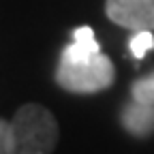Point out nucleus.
<instances>
[{"label":"nucleus","instance_id":"f257e3e1","mask_svg":"<svg viewBox=\"0 0 154 154\" xmlns=\"http://www.w3.org/2000/svg\"><path fill=\"white\" fill-rule=\"evenodd\" d=\"M116 79V69L107 56L90 51L79 43H71L60 58L56 82L75 94H92L109 88Z\"/></svg>","mask_w":154,"mask_h":154},{"label":"nucleus","instance_id":"f03ea898","mask_svg":"<svg viewBox=\"0 0 154 154\" xmlns=\"http://www.w3.org/2000/svg\"><path fill=\"white\" fill-rule=\"evenodd\" d=\"M11 128L13 154H51L60 137L54 113L38 103L19 107L11 120Z\"/></svg>","mask_w":154,"mask_h":154},{"label":"nucleus","instance_id":"7ed1b4c3","mask_svg":"<svg viewBox=\"0 0 154 154\" xmlns=\"http://www.w3.org/2000/svg\"><path fill=\"white\" fill-rule=\"evenodd\" d=\"M105 13L122 28L154 30V0H107Z\"/></svg>","mask_w":154,"mask_h":154},{"label":"nucleus","instance_id":"20e7f679","mask_svg":"<svg viewBox=\"0 0 154 154\" xmlns=\"http://www.w3.org/2000/svg\"><path fill=\"white\" fill-rule=\"evenodd\" d=\"M122 124L135 137H148L154 133V105L135 101L124 107L122 111Z\"/></svg>","mask_w":154,"mask_h":154},{"label":"nucleus","instance_id":"39448f33","mask_svg":"<svg viewBox=\"0 0 154 154\" xmlns=\"http://www.w3.org/2000/svg\"><path fill=\"white\" fill-rule=\"evenodd\" d=\"M131 94H133V99H135V101L152 103V105H154V71L148 73L146 77H139V79L133 84Z\"/></svg>","mask_w":154,"mask_h":154},{"label":"nucleus","instance_id":"423d86ee","mask_svg":"<svg viewBox=\"0 0 154 154\" xmlns=\"http://www.w3.org/2000/svg\"><path fill=\"white\" fill-rule=\"evenodd\" d=\"M131 51L135 58H143L152 47H154V36H152V30H137L135 36L131 38Z\"/></svg>","mask_w":154,"mask_h":154},{"label":"nucleus","instance_id":"0eeeda50","mask_svg":"<svg viewBox=\"0 0 154 154\" xmlns=\"http://www.w3.org/2000/svg\"><path fill=\"white\" fill-rule=\"evenodd\" d=\"M73 38H75L79 45H84L86 49H90V51H101V49H99V43H96V36H94V32H92V28H88V26L77 28V30L73 32Z\"/></svg>","mask_w":154,"mask_h":154},{"label":"nucleus","instance_id":"6e6552de","mask_svg":"<svg viewBox=\"0 0 154 154\" xmlns=\"http://www.w3.org/2000/svg\"><path fill=\"white\" fill-rule=\"evenodd\" d=\"M0 154H13V128L11 122L0 118Z\"/></svg>","mask_w":154,"mask_h":154}]
</instances>
